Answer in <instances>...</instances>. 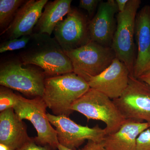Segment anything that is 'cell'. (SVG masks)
Here are the masks:
<instances>
[{
    "mask_svg": "<svg viewBox=\"0 0 150 150\" xmlns=\"http://www.w3.org/2000/svg\"><path fill=\"white\" fill-rule=\"evenodd\" d=\"M65 53L71 62L74 73L88 83L106 69L116 58L111 47L92 41Z\"/></svg>",
    "mask_w": 150,
    "mask_h": 150,
    "instance_id": "6",
    "label": "cell"
},
{
    "mask_svg": "<svg viewBox=\"0 0 150 150\" xmlns=\"http://www.w3.org/2000/svg\"><path fill=\"white\" fill-rule=\"evenodd\" d=\"M113 100L126 119L150 125V87L144 82L130 74L125 91Z\"/></svg>",
    "mask_w": 150,
    "mask_h": 150,
    "instance_id": "8",
    "label": "cell"
},
{
    "mask_svg": "<svg viewBox=\"0 0 150 150\" xmlns=\"http://www.w3.org/2000/svg\"><path fill=\"white\" fill-rule=\"evenodd\" d=\"M141 3V0H129L124 11L116 14L117 26L111 47L116 58L126 65L131 75L137 56L135 21Z\"/></svg>",
    "mask_w": 150,
    "mask_h": 150,
    "instance_id": "5",
    "label": "cell"
},
{
    "mask_svg": "<svg viewBox=\"0 0 150 150\" xmlns=\"http://www.w3.org/2000/svg\"><path fill=\"white\" fill-rule=\"evenodd\" d=\"M72 0H55L48 2L35 25L33 33L51 35L56 25L71 9Z\"/></svg>",
    "mask_w": 150,
    "mask_h": 150,
    "instance_id": "17",
    "label": "cell"
},
{
    "mask_svg": "<svg viewBox=\"0 0 150 150\" xmlns=\"http://www.w3.org/2000/svg\"><path fill=\"white\" fill-rule=\"evenodd\" d=\"M50 123L56 127L59 144L70 149H76L86 140L101 142L107 135L105 129L97 125L93 128L77 124L69 117L47 113Z\"/></svg>",
    "mask_w": 150,
    "mask_h": 150,
    "instance_id": "9",
    "label": "cell"
},
{
    "mask_svg": "<svg viewBox=\"0 0 150 150\" xmlns=\"http://www.w3.org/2000/svg\"><path fill=\"white\" fill-rule=\"evenodd\" d=\"M30 40V35L23 36L18 38L8 39L0 45V53L19 50L25 48Z\"/></svg>",
    "mask_w": 150,
    "mask_h": 150,
    "instance_id": "20",
    "label": "cell"
},
{
    "mask_svg": "<svg viewBox=\"0 0 150 150\" xmlns=\"http://www.w3.org/2000/svg\"><path fill=\"white\" fill-rule=\"evenodd\" d=\"M90 88L88 83L74 72L48 77L42 98L54 115L69 117L73 104Z\"/></svg>",
    "mask_w": 150,
    "mask_h": 150,
    "instance_id": "2",
    "label": "cell"
},
{
    "mask_svg": "<svg viewBox=\"0 0 150 150\" xmlns=\"http://www.w3.org/2000/svg\"><path fill=\"white\" fill-rule=\"evenodd\" d=\"M26 1H0V28L1 33L5 30L16 15L18 11Z\"/></svg>",
    "mask_w": 150,
    "mask_h": 150,
    "instance_id": "18",
    "label": "cell"
},
{
    "mask_svg": "<svg viewBox=\"0 0 150 150\" xmlns=\"http://www.w3.org/2000/svg\"><path fill=\"white\" fill-rule=\"evenodd\" d=\"M46 77L33 65H25L20 59H10L0 65V85L25 96L42 98Z\"/></svg>",
    "mask_w": 150,
    "mask_h": 150,
    "instance_id": "3",
    "label": "cell"
},
{
    "mask_svg": "<svg viewBox=\"0 0 150 150\" xmlns=\"http://www.w3.org/2000/svg\"><path fill=\"white\" fill-rule=\"evenodd\" d=\"M137 52L132 75L138 79L150 69V5L138 11L135 21Z\"/></svg>",
    "mask_w": 150,
    "mask_h": 150,
    "instance_id": "13",
    "label": "cell"
},
{
    "mask_svg": "<svg viewBox=\"0 0 150 150\" xmlns=\"http://www.w3.org/2000/svg\"><path fill=\"white\" fill-rule=\"evenodd\" d=\"M150 128L146 122L126 119L118 131L105 137L102 142L105 150H136L137 138Z\"/></svg>",
    "mask_w": 150,
    "mask_h": 150,
    "instance_id": "16",
    "label": "cell"
},
{
    "mask_svg": "<svg viewBox=\"0 0 150 150\" xmlns=\"http://www.w3.org/2000/svg\"><path fill=\"white\" fill-rule=\"evenodd\" d=\"M19 56L24 64L39 67L47 77L74 72L71 60L56 39L48 34L33 33Z\"/></svg>",
    "mask_w": 150,
    "mask_h": 150,
    "instance_id": "1",
    "label": "cell"
},
{
    "mask_svg": "<svg viewBox=\"0 0 150 150\" xmlns=\"http://www.w3.org/2000/svg\"><path fill=\"white\" fill-rule=\"evenodd\" d=\"M90 21L77 9L71 8L66 18L56 25L54 38L65 52L84 46L91 41Z\"/></svg>",
    "mask_w": 150,
    "mask_h": 150,
    "instance_id": "10",
    "label": "cell"
},
{
    "mask_svg": "<svg viewBox=\"0 0 150 150\" xmlns=\"http://www.w3.org/2000/svg\"><path fill=\"white\" fill-rule=\"evenodd\" d=\"M130 71L126 65L115 58L103 72L88 82L90 88L104 94L110 99L119 98L129 84Z\"/></svg>",
    "mask_w": 150,
    "mask_h": 150,
    "instance_id": "11",
    "label": "cell"
},
{
    "mask_svg": "<svg viewBox=\"0 0 150 150\" xmlns=\"http://www.w3.org/2000/svg\"><path fill=\"white\" fill-rule=\"evenodd\" d=\"M136 150H150V128L142 132L137 138Z\"/></svg>",
    "mask_w": 150,
    "mask_h": 150,
    "instance_id": "21",
    "label": "cell"
},
{
    "mask_svg": "<svg viewBox=\"0 0 150 150\" xmlns=\"http://www.w3.org/2000/svg\"><path fill=\"white\" fill-rule=\"evenodd\" d=\"M118 13L115 0L101 1L95 15L89 24L91 41L106 47H111L117 26L116 15Z\"/></svg>",
    "mask_w": 150,
    "mask_h": 150,
    "instance_id": "12",
    "label": "cell"
},
{
    "mask_svg": "<svg viewBox=\"0 0 150 150\" xmlns=\"http://www.w3.org/2000/svg\"><path fill=\"white\" fill-rule=\"evenodd\" d=\"M58 149L59 150H72L63 146L59 144L58 146ZM80 150H105L103 143L101 142H96L88 140L87 143L83 148Z\"/></svg>",
    "mask_w": 150,
    "mask_h": 150,
    "instance_id": "23",
    "label": "cell"
},
{
    "mask_svg": "<svg viewBox=\"0 0 150 150\" xmlns=\"http://www.w3.org/2000/svg\"><path fill=\"white\" fill-rule=\"evenodd\" d=\"M0 150H10V149L6 145L0 144Z\"/></svg>",
    "mask_w": 150,
    "mask_h": 150,
    "instance_id": "27",
    "label": "cell"
},
{
    "mask_svg": "<svg viewBox=\"0 0 150 150\" xmlns=\"http://www.w3.org/2000/svg\"><path fill=\"white\" fill-rule=\"evenodd\" d=\"M48 0H28L23 4L8 28L1 33L8 39L30 35Z\"/></svg>",
    "mask_w": 150,
    "mask_h": 150,
    "instance_id": "14",
    "label": "cell"
},
{
    "mask_svg": "<svg viewBox=\"0 0 150 150\" xmlns=\"http://www.w3.org/2000/svg\"><path fill=\"white\" fill-rule=\"evenodd\" d=\"M16 150H52L47 146H41L38 145L32 138L31 140L23 145L21 147Z\"/></svg>",
    "mask_w": 150,
    "mask_h": 150,
    "instance_id": "24",
    "label": "cell"
},
{
    "mask_svg": "<svg viewBox=\"0 0 150 150\" xmlns=\"http://www.w3.org/2000/svg\"><path fill=\"white\" fill-rule=\"evenodd\" d=\"M27 126L15 112L13 108L0 112V144L16 150L31 140Z\"/></svg>",
    "mask_w": 150,
    "mask_h": 150,
    "instance_id": "15",
    "label": "cell"
},
{
    "mask_svg": "<svg viewBox=\"0 0 150 150\" xmlns=\"http://www.w3.org/2000/svg\"><path fill=\"white\" fill-rule=\"evenodd\" d=\"M72 109L84 115L88 120L104 122L107 135L118 131L126 120L112 100L93 88H90L77 100Z\"/></svg>",
    "mask_w": 150,
    "mask_h": 150,
    "instance_id": "4",
    "label": "cell"
},
{
    "mask_svg": "<svg viewBox=\"0 0 150 150\" xmlns=\"http://www.w3.org/2000/svg\"><path fill=\"white\" fill-rule=\"evenodd\" d=\"M47 108L42 98L29 99L18 94L13 108L19 118L30 121L36 129L37 136L34 140L38 145L47 146L52 150H56L59 145L57 132L47 117Z\"/></svg>",
    "mask_w": 150,
    "mask_h": 150,
    "instance_id": "7",
    "label": "cell"
},
{
    "mask_svg": "<svg viewBox=\"0 0 150 150\" xmlns=\"http://www.w3.org/2000/svg\"><path fill=\"white\" fill-rule=\"evenodd\" d=\"M138 79L144 82L150 87V69L143 73Z\"/></svg>",
    "mask_w": 150,
    "mask_h": 150,
    "instance_id": "25",
    "label": "cell"
},
{
    "mask_svg": "<svg viewBox=\"0 0 150 150\" xmlns=\"http://www.w3.org/2000/svg\"><path fill=\"white\" fill-rule=\"evenodd\" d=\"M101 0H80L79 7L87 11L89 16L93 17Z\"/></svg>",
    "mask_w": 150,
    "mask_h": 150,
    "instance_id": "22",
    "label": "cell"
},
{
    "mask_svg": "<svg viewBox=\"0 0 150 150\" xmlns=\"http://www.w3.org/2000/svg\"><path fill=\"white\" fill-rule=\"evenodd\" d=\"M18 98V94L11 89L1 86L0 87V112L13 108Z\"/></svg>",
    "mask_w": 150,
    "mask_h": 150,
    "instance_id": "19",
    "label": "cell"
},
{
    "mask_svg": "<svg viewBox=\"0 0 150 150\" xmlns=\"http://www.w3.org/2000/svg\"><path fill=\"white\" fill-rule=\"evenodd\" d=\"M129 0H115L117 7H118V12H123L125 10Z\"/></svg>",
    "mask_w": 150,
    "mask_h": 150,
    "instance_id": "26",
    "label": "cell"
}]
</instances>
